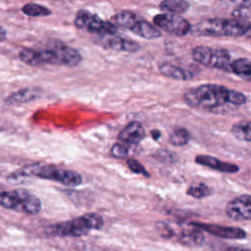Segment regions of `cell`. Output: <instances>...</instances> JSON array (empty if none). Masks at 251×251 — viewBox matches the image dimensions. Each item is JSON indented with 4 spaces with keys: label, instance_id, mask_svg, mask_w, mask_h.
Instances as JSON below:
<instances>
[{
    "label": "cell",
    "instance_id": "23",
    "mask_svg": "<svg viewBox=\"0 0 251 251\" xmlns=\"http://www.w3.org/2000/svg\"><path fill=\"white\" fill-rule=\"evenodd\" d=\"M190 134L185 127H176L170 133L169 141L174 146H184L189 142Z\"/></svg>",
    "mask_w": 251,
    "mask_h": 251
},
{
    "label": "cell",
    "instance_id": "7",
    "mask_svg": "<svg viewBox=\"0 0 251 251\" xmlns=\"http://www.w3.org/2000/svg\"><path fill=\"white\" fill-rule=\"evenodd\" d=\"M192 59L207 68L230 73L231 57L227 50L211 46H196L191 51Z\"/></svg>",
    "mask_w": 251,
    "mask_h": 251
},
{
    "label": "cell",
    "instance_id": "21",
    "mask_svg": "<svg viewBox=\"0 0 251 251\" xmlns=\"http://www.w3.org/2000/svg\"><path fill=\"white\" fill-rule=\"evenodd\" d=\"M159 6L164 13L175 15L184 14L190 7L186 0H163Z\"/></svg>",
    "mask_w": 251,
    "mask_h": 251
},
{
    "label": "cell",
    "instance_id": "11",
    "mask_svg": "<svg viewBox=\"0 0 251 251\" xmlns=\"http://www.w3.org/2000/svg\"><path fill=\"white\" fill-rule=\"evenodd\" d=\"M193 226L200 228L208 233H211L215 236H219L226 239H242L246 237V232L242 228L234 227V226H225L215 224H207V223H190Z\"/></svg>",
    "mask_w": 251,
    "mask_h": 251
},
{
    "label": "cell",
    "instance_id": "30",
    "mask_svg": "<svg viewBox=\"0 0 251 251\" xmlns=\"http://www.w3.org/2000/svg\"><path fill=\"white\" fill-rule=\"evenodd\" d=\"M6 37H7L6 29L0 25V42L4 41L6 39Z\"/></svg>",
    "mask_w": 251,
    "mask_h": 251
},
{
    "label": "cell",
    "instance_id": "29",
    "mask_svg": "<svg viewBox=\"0 0 251 251\" xmlns=\"http://www.w3.org/2000/svg\"><path fill=\"white\" fill-rule=\"evenodd\" d=\"M223 251H251V249H247V248H241V247H227L226 249H224Z\"/></svg>",
    "mask_w": 251,
    "mask_h": 251
},
{
    "label": "cell",
    "instance_id": "2",
    "mask_svg": "<svg viewBox=\"0 0 251 251\" xmlns=\"http://www.w3.org/2000/svg\"><path fill=\"white\" fill-rule=\"evenodd\" d=\"M18 55L23 63L32 67L44 65L75 67L82 60L80 53L76 49L62 42L55 43L53 46L45 49L25 47L21 49Z\"/></svg>",
    "mask_w": 251,
    "mask_h": 251
},
{
    "label": "cell",
    "instance_id": "4",
    "mask_svg": "<svg viewBox=\"0 0 251 251\" xmlns=\"http://www.w3.org/2000/svg\"><path fill=\"white\" fill-rule=\"evenodd\" d=\"M249 21L237 19L212 18L206 19L192 26L191 32L202 36L240 37L244 36Z\"/></svg>",
    "mask_w": 251,
    "mask_h": 251
},
{
    "label": "cell",
    "instance_id": "13",
    "mask_svg": "<svg viewBox=\"0 0 251 251\" xmlns=\"http://www.w3.org/2000/svg\"><path fill=\"white\" fill-rule=\"evenodd\" d=\"M176 237L180 244L188 247H199L205 240L202 230L191 224H189V227H182L179 232H176Z\"/></svg>",
    "mask_w": 251,
    "mask_h": 251
},
{
    "label": "cell",
    "instance_id": "9",
    "mask_svg": "<svg viewBox=\"0 0 251 251\" xmlns=\"http://www.w3.org/2000/svg\"><path fill=\"white\" fill-rule=\"evenodd\" d=\"M154 25L168 33L176 36H184L191 32L192 25L180 15L161 13L153 18Z\"/></svg>",
    "mask_w": 251,
    "mask_h": 251
},
{
    "label": "cell",
    "instance_id": "1",
    "mask_svg": "<svg viewBox=\"0 0 251 251\" xmlns=\"http://www.w3.org/2000/svg\"><path fill=\"white\" fill-rule=\"evenodd\" d=\"M187 106L207 112H222L246 103V96L237 90L217 83H205L188 88L183 94Z\"/></svg>",
    "mask_w": 251,
    "mask_h": 251
},
{
    "label": "cell",
    "instance_id": "10",
    "mask_svg": "<svg viewBox=\"0 0 251 251\" xmlns=\"http://www.w3.org/2000/svg\"><path fill=\"white\" fill-rule=\"evenodd\" d=\"M226 214L234 221L251 220V195L243 194L233 198L226 204Z\"/></svg>",
    "mask_w": 251,
    "mask_h": 251
},
{
    "label": "cell",
    "instance_id": "14",
    "mask_svg": "<svg viewBox=\"0 0 251 251\" xmlns=\"http://www.w3.org/2000/svg\"><path fill=\"white\" fill-rule=\"evenodd\" d=\"M195 162L201 166H204L222 173L233 174L238 172L239 170L238 166L235 164L224 162L216 157L209 156V155H198L195 157Z\"/></svg>",
    "mask_w": 251,
    "mask_h": 251
},
{
    "label": "cell",
    "instance_id": "27",
    "mask_svg": "<svg viewBox=\"0 0 251 251\" xmlns=\"http://www.w3.org/2000/svg\"><path fill=\"white\" fill-rule=\"evenodd\" d=\"M126 164H127V167L128 169L133 172L134 174H139V175H142L144 176H149V174L147 172V170L143 167V165L138 162L137 160L135 159H132V158H129L127 159L126 161Z\"/></svg>",
    "mask_w": 251,
    "mask_h": 251
},
{
    "label": "cell",
    "instance_id": "25",
    "mask_svg": "<svg viewBox=\"0 0 251 251\" xmlns=\"http://www.w3.org/2000/svg\"><path fill=\"white\" fill-rule=\"evenodd\" d=\"M186 193L193 198L201 199V198L211 195L212 189L205 183L195 182V183H192L191 185H189V187L186 190Z\"/></svg>",
    "mask_w": 251,
    "mask_h": 251
},
{
    "label": "cell",
    "instance_id": "28",
    "mask_svg": "<svg viewBox=\"0 0 251 251\" xmlns=\"http://www.w3.org/2000/svg\"><path fill=\"white\" fill-rule=\"evenodd\" d=\"M220 1L235 5L238 8L251 9V0H220Z\"/></svg>",
    "mask_w": 251,
    "mask_h": 251
},
{
    "label": "cell",
    "instance_id": "26",
    "mask_svg": "<svg viewBox=\"0 0 251 251\" xmlns=\"http://www.w3.org/2000/svg\"><path fill=\"white\" fill-rule=\"evenodd\" d=\"M111 154L113 157L118 158V159L126 158L129 154V146L118 141L117 143H115L112 146Z\"/></svg>",
    "mask_w": 251,
    "mask_h": 251
},
{
    "label": "cell",
    "instance_id": "16",
    "mask_svg": "<svg viewBox=\"0 0 251 251\" xmlns=\"http://www.w3.org/2000/svg\"><path fill=\"white\" fill-rule=\"evenodd\" d=\"M129 30L144 39H156L162 35L161 30L155 25L140 18L136 21V23L131 26Z\"/></svg>",
    "mask_w": 251,
    "mask_h": 251
},
{
    "label": "cell",
    "instance_id": "20",
    "mask_svg": "<svg viewBox=\"0 0 251 251\" xmlns=\"http://www.w3.org/2000/svg\"><path fill=\"white\" fill-rule=\"evenodd\" d=\"M138 19L139 17L135 13L128 10H123L117 13L115 16H113L111 22L117 26H122L129 30Z\"/></svg>",
    "mask_w": 251,
    "mask_h": 251
},
{
    "label": "cell",
    "instance_id": "18",
    "mask_svg": "<svg viewBox=\"0 0 251 251\" xmlns=\"http://www.w3.org/2000/svg\"><path fill=\"white\" fill-rule=\"evenodd\" d=\"M106 46L116 51H125L130 53H135L140 49V45L137 42L116 35H112L106 40Z\"/></svg>",
    "mask_w": 251,
    "mask_h": 251
},
{
    "label": "cell",
    "instance_id": "3",
    "mask_svg": "<svg viewBox=\"0 0 251 251\" xmlns=\"http://www.w3.org/2000/svg\"><path fill=\"white\" fill-rule=\"evenodd\" d=\"M104 226L103 218L96 213H88L70 221L51 225L46 228L49 236L79 237L91 230H98Z\"/></svg>",
    "mask_w": 251,
    "mask_h": 251
},
{
    "label": "cell",
    "instance_id": "24",
    "mask_svg": "<svg viewBox=\"0 0 251 251\" xmlns=\"http://www.w3.org/2000/svg\"><path fill=\"white\" fill-rule=\"evenodd\" d=\"M22 11L25 16L28 17H46L52 14L51 10H49L47 7L36 3L25 4L22 8Z\"/></svg>",
    "mask_w": 251,
    "mask_h": 251
},
{
    "label": "cell",
    "instance_id": "8",
    "mask_svg": "<svg viewBox=\"0 0 251 251\" xmlns=\"http://www.w3.org/2000/svg\"><path fill=\"white\" fill-rule=\"evenodd\" d=\"M74 24L79 29L99 35H116L118 30V26L111 21H104L99 16L83 9L76 12Z\"/></svg>",
    "mask_w": 251,
    "mask_h": 251
},
{
    "label": "cell",
    "instance_id": "32",
    "mask_svg": "<svg viewBox=\"0 0 251 251\" xmlns=\"http://www.w3.org/2000/svg\"><path fill=\"white\" fill-rule=\"evenodd\" d=\"M151 134H152V136H153V138H154V139H158V138L160 137V135H161L160 131H159V130H157V129L152 130V131H151Z\"/></svg>",
    "mask_w": 251,
    "mask_h": 251
},
{
    "label": "cell",
    "instance_id": "6",
    "mask_svg": "<svg viewBox=\"0 0 251 251\" xmlns=\"http://www.w3.org/2000/svg\"><path fill=\"white\" fill-rule=\"evenodd\" d=\"M0 206L27 215L38 214L42 207L38 197L22 188L0 191Z\"/></svg>",
    "mask_w": 251,
    "mask_h": 251
},
{
    "label": "cell",
    "instance_id": "31",
    "mask_svg": "<svg viewBox=\"0 0 251 251\" xmlns=\"http://www.w3.org/2000/svg\"><path fill=\"white\" fill-rule=\"evenodd\" d=\"M245 37L247 38H250L251 39V22L249 21L248 22V25H247V29H246V32H245Z\"/></svg>",
    "mask_w": 251,
    "mask_h": 251
},
{
    "label": "cell",
    "instance_id": "17",
    "mask_svg": "<svg viewBox=\"0 0 251 251\" xmlns=\"http://www.w3.org/2000/svg\"><path fill=\"white\" fill-rule=\"evenodd\" d=\"M159 72L169 78L176 80H190L193 78L194 75L190 71L183 69L181 67L176 66L172 63H163L159 66Z\"/></svg>",
    "mask_w": 251,
    "mask_h": 251
},
{
    "label": "cell",
    "instance_id": "12",
    "mask_svg": "<svg viewBox=\"0 0 251 251\" xmlns=\"http://www.w3.org/2000/svg\"><path fill=\"white\" fill-rule=\"evenodd\" d=\"M145 137V129L139 122L128 123L119 133L118 140L127 146L137 145Z\"/></svg>",
    "mask_w": 251,
    "mask_h": 251
},
{
    "label": "cell",
    "instance_id": "19",
    "mask_svg": "<svg viewBox=\"0 0 251 251\" xmlns=\"http://www.w3.org/2000/svg\"><path fill=\"white\" fill-rule=\"evenodd\" d=\"M230 73H233L240 78L251 82V60L247 58L232 60Z\"/></svg>",
    "mask_w": 251,
    "mask_h": 251
},
{
    "label": "cell",
    "instance_id": "15",
    "mask_svg": "<svg viewBox=\"0 0 251 251\" xmlns=\"http://www.w3.org/2000/svg\"><path fill=\"white\" fill-rule=\"evenodd\" d=\"M41 96V89L36 87H26L11 93L5 100L9 105H18L31 102Z\"/></svg>",
    "mask_w": 251,
    "mask_h": 251
},
{
    "label": "cell",
    "instance_id": "5",
    "mask_svg": "<svg viewBox=\"0 0 251 251\" xmlns=\"http://www.w3.org/2000/svg\"><path fill=\"white\" fill-rule=\"evenodd\" d=\"M20 174L22 176H31L57 181L69 187L78 186L82 182V176L77 172L48 164L27 165L21 170Z\"/></svg>",
    "mask_w": 251,
    "mask_h": 251
},
{
    "label": "cell",
    "instance_id": "22",
    "mask_svg": "<svg viewBox=\"0 0 251 251\" xmlns=\"http://www.w3.org/2000/svg\"><path fill=\"white\" fill-rule=\"evenodd\" d=\"M230 131L236 139L251 142V121H240L232 125Z\"/></svg>",
    "mask_w": 251,
    "mask_h": 251
}]
</instances>
